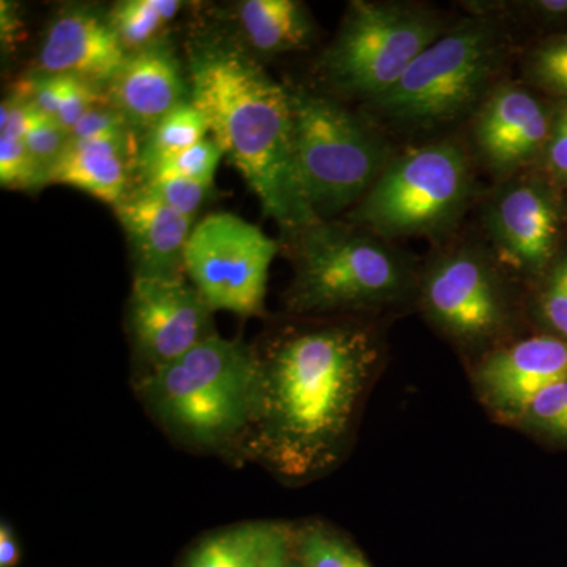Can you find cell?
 Returning a JSON list of instances; mask_svg holds the SVG:
<instances>
[{
	"label": "cell",
	"mask_w": 567,
	"mask_h": 567,
	"mask_svg": "<svg viewBox=\"0 0 567 567\" xmlns=\"http://www.w3.org/2000/svg\"><path fill=\"white\" fill-rule=\"evenodd\" d=\"M386 352L375 317L279 336L259 353V406L248 434L254 457L290 483L333 468L349 450Z\"/></svg>",
	"instance_id": "obj_1"
},
{
	"label": "cell",
	"mask_w": 567,
	"mask_h": 567,
	"mask_svg": "<svg viewBox=\"0 0 567 567\" xmlns=\"http://www.w3.org/2000/svg\"><path fill=\"white\" fill-rule=\"evenodd\" d=\"M189 89L212 140L287 238L322 221L298 177L290 91L244 52L213 43L193 52Z\"/></svg>",
	"instance_id": "obj_2"
},
{
	"label": "cell",
	"mask_w": 567,
	"mask_h": 567,
	"mask_svg": "<svg viewBox=\"0 0 567 567\" xmlns=\"http://www.w3.org/2000/svg\"><path fill=\"white\" fill-rule=\"evenodd\" d=\"M295 274L284 295L297 317H377L416 306L421 265L353 223L320 221L289 238Z\"/></svg>",
	"instance_id": "obj_3"
},
{
	"label": "cell",
	"mask_w": 567,
	"mask_h": 567,
	"mask_svg": "<svg viewBox=\"0 0 567 567\" xmlns=\"http://www.w3.org/2000/svg\"><path fill=\"white\" fill-rule=\"evenodd\" d=\"M516 54L503 22L465 14L412 62L401 80L365 103L377 125L424 134L468 122L499 82Z\"/></svg>",
	"instance_id": "obj_4"
},
{
	"label": "cell",
	"mask_w": 567,
	"mask_h": 567,
	"mask_svg": "<svg viewBox=\"0 0 567 567\" xmlns=\"http://www.w3.org/2000/svg\"><path fill=\"white\" fill-rule=\"evenodd\" d=\"M140 386L145 405L171 434L194 446H224L251 431L259 406V352L215 334L147 371Z\"/></svg>",
	"instance_id": "obj_5"
},
{
	"label": "cell",
	"mask_w": 567,
	"mask_h": 567,
	"mask_svg": "<svg viewBox=\"0 0 567 567\" xmlns=\"http://www.w3.org/2000/svg\"><path fill=\"white\" fill-rule=\"evenodd\" d=\"M475 164L466 144L453 137L404 148L347 219L390 241H446L475 204Z\"/></svg>",
	"instance_id": "obj_6"
},
{
	"label": "cell",
	"mask_w": 567,
	"mask_h": 567,
	"mask_svg": "<svg viewBox=\"0 0 567 567\" xmlns=\"http://www.w3.org/2000/svg\"><path fill=\"white\" fill-rule=\"evenodd\" d=\"M516 279L483 238H447L421 264L416 308L466 360L516 338Z\"/></svg>",
	"instance_id": "obj_7"
},
{
	"label": "cell",
	"mask_w": 567,
	"mask_h": 567,
	"mask_svg": "<svg viewBox=\"0 0 567 567\" xmlns=\"http://www.w3.org/2000/svg\"><path fill=\"white\" fill-rule=\"evenodd\" d=\"M298 177L317 218H333L371 192L395 151L382 126L320 93L290 91Z\"/></svg>",
	"instance_id": "obj_8"
},
{
	"label": "cell",
	"mask_w": 567,
	"mask_h": 567,
	"mask_svg": "<svg viewBox=\"0 0 567 567\" xmlns=\"http://www.w3.org/2000/svg\"><path fill=\"white\" fill-rule=\"evenodd\" d=\"M453 22L425 3L354 0L323 54V74L338 91L372 102L390 91Z\"/></svg>",
	"instance_id": "obj_9"
},
{
	"label": "cell",
	"mask_w": 567,
	"mask_h": 567,
	"mask_svg": "<svg viewBox=\"0 0 567 567\" xmlns=\"http://www.w3.org/2000/svg\"><path fill=\"white\" fill-rule=\"evenodd\" d=\"M278 249L260 227L233 213H213L189 235L185 271L213 311L259 316Z\"/></svg>",
	"instance_id": "obj_10"
},
{
	"label": "cell",
	"mask_w": 567,
	"mask_h": 567,
	"mask_svg": "<svg viewBox=\"0 0 567 567\" xmlns=\"http://www.w3.org/2000/svg\"><path fill=\"white\" fill-rule=\"evenodd\" d=\"M480 227L484 244L511 278L535 281L561 252L557 183L539 169L495 183L481 200Z\"/></svg>",
	"instance_id": "obj_11"
},
{
	"label": "cell",
	"mask_w": 567,
	"mask_h": 567,
	"mask_svg": "<svg viewBox=\"0 0 567 567\" xmlns=\"http://www.w3.org/2000/svg\"><path fill=\"white\" fill-rule=\"evenodd\" d=\"M554 107L527 84L505 80L468 121L473 159L495 183L537 169L550 136Z\"/></svg>",
	"instance_id": "obj_12"
},
{
	"label": "cell",
	"mask_w": 567,
	"mask_h": 567,
	"mask_svg": "<svg viewBox=\"0 0 567 567\" xmlns=\"http://www.w3.org/2000/svg\"><path fill=\"white\" fill-rule=\"evenodd\" d=\"M212 312L199 290L183 276H134L130 328L136 352L148 371L177 360L215 336Z\"/></svg>",
	"instance_id": "obj_13"
},
{
	"label": "cell",
	"mask_w": 567,
	"mask_h": 567,
	"mask_svg": "<svg viewBox=\"0 0 567 567\" xmlns=\"http://www.w3.org/2000/svg\"><path fill=\"white\" fill-rule=\"evenodd\" d=\"M473 388L498 423L513 425L529 402L567 380V344L550 334L513 338L472 361Z\"/></svg>",
	"instance_id": "obj_14"
},
{
	"label": "cell",
	"mask_w": 567,
	"mask_h": 567,
	"mask_svg": "<svg viewBox=\"0 0 567 567\" xmlns=\"http://www.w3.org/2000/svg\"><path fill=\"white\" fill-rule=\"evenodd\" d=\"M126 51L110 18L91 7H71L51 22L39 54V73L110 84L125 63Z\"/></svg>",
	"instance_id": "obj_15"
},
{
	"label": "cell",
	"mask_w": 567,
	"mask_h": 567,
	"mask_svg": "<svg viewBox=\"0 0 567 567\" xmlns=\"http://www.w3.org/2000/svg\"><path fill=\"white\" fill-rule=\"evenodd\" d=\"M106 93L130 128L142 132H148L178 104L188 102V87L177 59L169 48L158 43L128 54L106 85Z\"/></svg>",
	"instance_id": "obj_16"
},
{
	"label": "cell",
	"mask_w": 567,
	"mask_h": 567,
	"mask_svg": "<svg viewBox=\"0 0 567 567\" xmlns=\"http://www.w3.org/2000/svg\"><path fill=\"white\" fill-rule=\"evenodd\" d=\"M114 208L132 248L134 276H182L192 219L164 204L145 186L126 194Z\"/></svg>",
	"instance_id": "obj_17"
},
{
	"label": "cell",
	"mask_w": 567,
	"mask_h": 567,
	"mask_svg": "<svg viewBox=\"0 0 567 567\" xmlns=\"http://www.w3.org/2000/svg\"><path fill=\"white\" fill-rule=\"evenodd\" d=\"M130 132L69 141L50 183L73 186L115 207L130 193Z\"/></svg>",
	"instance_id": "obj_18"
},
{
	"label": "cell",
	"mask_w": 567,
	"mask_h": 567,
	"mask_svg": "<svg viewBox=\"0 0 567 567\" xmlns=\"http://www.w3.org/2000/svg\"><path fill=\"white\" fill-rule=\"evenodd\" d=\"M292 539L289 525L246 522L200 539L182 567H262L279 547Z\"/></svg>",
	"instance_id": "obj_19"
},
{
	"label": "cell",
	"mask_w": 567,
	"mask_h": 567,
	"mask_svg": "<svg viewBox=\"0 0 567 567\" xmlns=\"http://www.w3.org/2000/svg\"><path fill=\"white\" fill-rule=\"evenodd\" d=\"M238 21L249 47L260 54L306 50L315 37L309 11L297 0H246Z\"/></svg>",
	"instance_id": "obj_20"
},
{
	"label": "cell",
	"mask_w": 567,
	"mask_h": 567,
	"mask_svg": "<svg viewBox=\"0 0 567 567\" xmlns=\"http://www.w3.org/2000/svg\"><path fill=\"white\" fill-rule=\"evenodd\" d=\"M208 133L207 122L192 100L178 104L145 134L137 155V166L144 181L151 177L156 167L205 140Z\"/></svg>",
	"instance_id": "obj_21"
},
{
	"label": "cell",
	"mask_w": 567,
	"mask_h": 567,
	"mask_svg": "<svg viewBox=\"0 0 567 567\" xmlns=\"http://www.w3.org/2000/svg\"><path fill=\"white\" fill-rule=\"evenodd\" d=\"M182 6L178 0H123L112 7L107 18L123 50L133 54L155 44Z\"/></svg>",
	"instance_id": "obj_22"
},
{
	"label": "cell",
	"mask_w": 567,
	"mask_h": 567,
	"mask_svg": "<svg viewBox=\"0 0 567 567\" xmlns=\"http://www.w3.org/2000/svg\"><path fill=\"white\" fill-rule=\"evenodd\" d=\"M529 311L544 333L567 344V252H559L533 281Z\"/></svg>",
	"instance_id": "obj_23"
},
{
	"label": "cell",
	"mask_w": 567,
	"mask_h": 567,
	"mask_svg": "<svg viewBox=\"0 0 567 567\" xmlns=\"http://www.w3.org/2000/svg\"><path fill=\"white\" fill-rule=\"evenodd\" d=\"M293 546L301 567H371L346 537L320 522L298 528Z\"/></svg>",
	"instance_id": "obj_24"
},
{
	"label": "cell",
	"mask_w": 567,
	"mask_h": 567,
	"mask_svg": "<svg viewBox=\"0 0 567 567\" xmlns=\"http://www.w3.org/2000/svg\"><path fill=\"white\" fill-rule=\"evenodd\" d=\"M513 427L555 445L567 446V380L537 394L514 421Z\"/></svg>",
	"instance_id": "obj_25"
},
{
	"label": "cell",
	"mask_w": 567,
	"mask_h": 567,
	"mask_svg": "<svg viewBox=\"0 0 567 567\" xmlns=\"http://www.w3.org/2000/svg\"><path fill=\"white\" fill-rule=\"evenodd\" d=\"M522 73L533 87L567 100V33L548 37L525 52Z\"/></svg>",
	"instance_id": "obj_26"
},
{
	"label": "cell",
	"mask_w": 567,
	"mask_h": 567,
	"mask_svg": "<svg viewBox=\"0 0 567 567\" xmlns=\"http://www.w3.org/2000/svg\"><path fill=\"white\" fill-rule=\"evenodd\" d=\"M223 158V151L212 137L197 142L193 147L178 153L174 158L167 159L162 166L153 171L151 177L144 182L155 181V178H183L212 185L215 177L216 167Z\"/></svg>",
	"instance_id": "obj_27"
},
{
	"label": "cell",
	"mask_w": 567,
	"mask_h": 567,
	"mask_svg": "<svg viewBox=\"0 0 567 567\" xmlns=\"http://www.w3.org/2000/svg\"><path fill=\"white\" fill-rule=\"evenodd\" d=\"M24 142L44 183H50L52 169L69 144V134L59 123L37 114L35 121L25 134Z\"/></svg>",
	"instance_id": "obj_28"
},
{
	"label": "cell",
	"mask_w": 567,
	"mask_h": 567,
	"mask_svg": "<svg viewBox=\"0 0 567 567\" xmlns=\"http://www.w3.org/2000/svg\"><path fill=\"white\" fill-rule=\"evenodd\" d=\"M0 183L3 188L33 189L44 185L24 140L0 136Z\"/></svg>",
	"instance_id": "obj_29"
},
{
	"label": "cell",
	"mask_w": 567,
	"mask_h": 567,
	"mask_svg": "<svg viewBox=\"0 0 567 567\" xmlns=\"http://www.w3.org/2000/svg\"><path fill=\"white\" fill-rule=\"evenodd\" d=\"M110 96L100 85L74 76H62V96L55 122L71 132L74 125L96 104L107 102Z\"/></svg>",
	"instance_id": "obj_30"
},
{
	"label": "cell",
	"mask_w": 567,
	"mask_h": 567,
	"mask_svg": "<svg viewBox=\"0 0 567 567\" xmlns=\"http://www.w3.org/2000/svg\"><path fill=\"white\" fill-rule=\"evenodd\" d=\"M144 186L164 204L193 221L212 185L183 178H155L144 182Z\"/></svg>",
	"instance_id": "obj_31"
},
{
	"label": "cell",
	"mask_w": 567,
	"mask_h": 567,
	"mask_svg": "<svg viewBox=\"0 0 567 567\" xmlns=\"http://www.w3.org/2000/svg\"><path fill=\"white\" fill-rule=\"evenodd\" d=\"M537 169L558 186L567 185V100H559L554 106L550 136Z\"/></svg>",
	"instance_id": "obj_32"
},
{
	"label": "cell",
	"mask_w": 567,
	"mask_h": 567,
	"mask_svg": "<svg viewBox=\"0 0 567 567\" xmlns=\"http://www.w3.org/2000/svg\"><path fill=\"white\" fill-rule=\"evenodd\" d=\"M14 95L24 100L33 111L55 122L62 96V76L37 73L18 82ZM58 123V122H55Z\"/></svg>",
	"instance_id": "obj_33"
},
{
	"label": "cell",
	"mask_w": 567,
	"mask_h": 567,
	"mask_svg": "<svg viewBox=\"0 0 567 567\" xmlns=\"http://www.w3.org/2000/svg\"><path fill=\"white\" fill-rule=\"evenodd\" d=\"M132 132L121 112L112 106L110 100L92 107L69 133V141H85L93 137Z\"/></svg>",
	"instance_id": "obj_34"
},
{
	"label": "cell",
	"mask_w": 567,
	"mask_h": 567,
	"mask_svg": "<svg viewBox=\"0 0 567 567\" xmlns=\"http://www.w3.org/2000/svg\"><path fill=\"white\" fill-rule=\"evenodd\" d=\"M39 112L33 111L24 100L11 93L0 104V136L24 140Z\"/></svg>",
	"instance_id": "obj_35"
},
{
	"label": "cell",
	"mask_w": 567,
	"mask_h": 567,
	"mask_svg": "<svg viewBox=\"0 0 567 567\" xmlns=\"http://www.w3.org/2000/svg\"><path fill=\"white\" fill-rule=\"evenodd\" d=\"M0 35H2L3 48H11L20 41L22 32V21L20 18V7L13 2L2 0L0 2Z\"/></svg>",
	"instance_id": "obj_36"
},
{
	"label": "cell",
	"mask_w": 567,
	"mask_h": 567,
	"mask_svg": "<svg viewBox=\"0 0 567 567\" xmlns=\"http://www.w3.org/2000/svg\"><path fill=\"white\" fill-rule=\"evenodd\" d=\"M21 561V546L10 524L0 525V567H17Z\"/></svg>",
	"instance_id": "obj_37"
},
{
	"label": "cell",
	"mask_w": 567,
	"mask_h": 567,
	"mask_svg": "<svg viewBox=\"0 0 567 567\" xmlns=\"http://www.w3.org/2000/svg\"><path fill=\"white\" fill-rule=\"evenodd\" d=\"M262 567H301L297 551H295L293 539L279 547Z\"/></svg>",
	"instance_id": "obj_38"
}]
</instances>
